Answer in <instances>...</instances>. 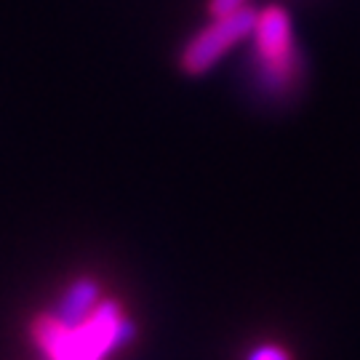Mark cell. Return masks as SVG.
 I'll list each match as a JSON object with an SVG mask.
<instances>
[{
  "label": "cell",
  "mask_w": 360,
  "mask_h": 360,
  "mask_svg": "<svg viewBox=\"0 0 360 360\" xmlns=\"http://www.w3.org/2000/svg\"><path fill=\"white\" fill-rule=\"evenodd\" d=\"M259 13L251 8H238V11L227 13V16H217L214 25L206 27L203 32H198L187 49L181 51V70L187 75H203L211 67L217 65L219 56L230 51L232 46L248 32H254Z\"/></svg>",
  "instance_id": "cell-2"
},
{
  "label": "cell",
  "mask_w": 360,
  "mask_h": 360,
  "mask_svg": "<svg viewBox=\"0 0 360 360\" xmlns=\"http://www.w3.org/2000/svg\"><path fill=\"white\" fill-rule=\"evenodd\" d=\"M243 3L245 0H211L208 8H211V13H214V19H217V16H227V13L243 8Z\"/></svg>",
  "instance_id": "cell-5"
},
{
  "label": "cell",
  "mask_w": 360,
  "mask_h": 360,
  "mask_svg": "<svg viewBox=\"0 0 360 360\" xmlns=\"http://www.w3.org/2000/svg\"><path fill=\"white\" fill-rule=\"evenodd\" d=\"M248 360H288V355L281 347H259L251 352Z\"/></svg>",
  "instance_id": "cell-6"
},
{
  "label": "cell",
  "mask_w": 360,
  "mask_h": 360,
  "mask_svg": "<svg viewBox=\"0 0 360 360\" xmlns=\"http://www.w3.org/2000/svg\"><path fill=\"white\" fill-rule=\"evenodd\" d=\"M134 336L129 321L120 318L115 304H96L86 321L67 328L56 318H38L35 339L51 360H102L107 352Z\"/></svg>",
  "instance_id": "cell-1"
},
{
  "label": "cell",
  "mask_w": 360,
  "mask_h": 360,
  "mask_svg": "<svg viewBox=\"0 0 360 360\" xmlns=\"http://www.w3.org/2000/svg\"><path fill=\"white\" fill-rule=\"evenodd\" d=\"M254 30H257L259 53L267 62H283L294 53V49H291V25H288V13L283 8L272 6L264 13H259Z\"/></svg>",
  "instance_id": "cell-3"
},
{
  "label": "cell",
  "mask_w": 360,
  "mask_h": 360,
  "mask_svg": "<svg viewBox=\"0 0 360 360\" xmlns=\"http://www.w3.org/2000/svg\"><path fill=\"white\" fill-rule=\"evenodd\" d=\"M96 299H99L96 283L89 281V278H83V281H77L65 294L62 304H59V312L53 318L62 323V326H67V328H75V326H80L96 309Z\"/></svg>",
  "instance_id": "cell-4"
}]
</instances>
